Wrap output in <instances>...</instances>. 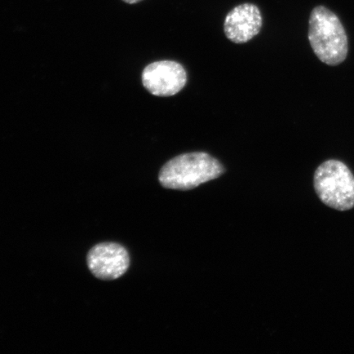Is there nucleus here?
Listing matches in <instances>:
<instances>
[{"label":"nucleus","instance_id":"obj_3","mask_svg":"<svg viewBox=\"0 0 354 354\" xmlns=\"http://www.w3.org/2000/svg\"><path fill=\"white\" fill-rule=\"evenodd\" d=\"M314 189L321 201L335 210L354 207V176L344 162L327 160L317 168Z\"/></svg>","mask_w":354,"mask_h":354},{"label":"nucleus","instance_id":"obj_6","mask_svg":"<svg viewBox=\"0 0 354 354\" xmlns=\"http://www.w3.org/2000/svg\"><path fill=\"white\" fill-rule=\"evenodd\" d=\"M263 17L259 8L245 3L234 7L227 13L224 21L225 37L236 44L250 41L260 32Z\"/></svg>","mask_w":354,"mask_h":354},{"label":"nucleus","instance_id":"obj_1","mask_svg":"<svg viewBox=\"0 0 354 354\" xmlns=\"http://www.w3.org/2000/svg\"><path fill=\"white\" fill-rule=\"evenodd\" d=\"M308 39L313 52L322 63L336 66L346 59V32L338 16L329 8H313L309 17Z\"/></svg>","mask_w":354,"mask_h":354},{"label":"nucleus","instance_id":"obj_7","mask_svg":"<svg viewBox=\"0 0 354 354\" xmlns=\"http://www.w3.org/2000/svg\"><path fill=\"white\" fill-rule=\"evenodd\" d=\"M122 1L128 4H136L143 1V0H122Z\"/></svg>","mask_w":354,"mask_h":354},{"label":"nucleus","instance_id":"obj_2","mask_svg":"<svg viewBox=\"0 0 354 354\" xmlns=\"http://www.w3.org/2000/svg\"><path fill=\"white\" fill-rule=\"evenodd\" d=\"M225 169L210 154L194 152L171 159L159 172V183L163 187L189 190L207 181L218 178Z\"/></svg>","mask_w":354,"mask_h":354},{"label":"nucleus","instance_id":"obj_4","mask_svg":"<svg viewBox=\"0 0 354 354\" xmlns=\"http://www.w3.org/2000/svg\"><path fill=\"white\" fill-rule=\"evenodd\" d=\"M87 265L95 277L113 281L121 277L130 267L127 250L117 243H101L93 247L87 254Z\"/></svg>","mask_w":354,"mask_h":354},{"label":"nucleus","instance_id":"obj_5","mask_svg":"<svg viewBox=\"0 0 354 354\" xmlns=\"http://www.w3.org/2000/svg\"><path fill=\"white\" fill-rule=\"evenodd\" d=\"M187 75L175 61L154 62L143 71V86L150 94L159 97L175 95L185 87Z\"/></svg>","mask_w":354,"mask_h":354}]
</instances>
